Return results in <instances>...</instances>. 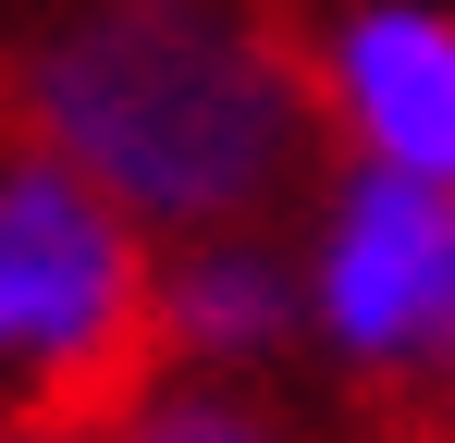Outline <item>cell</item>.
Listing matches in <instances>:
<instances>
[{"instance_id": "2", "label": "cell", "mask_w": 455, "mask_h": 443, "mask_svg": "<svg viewBox=\"0 0 455 443\" xmlns=\"http://www.w3.org/2000/svg\"><path fill=\"white\" fill-rule=\"evenodd\" d=\"M160 246L0 111V419L111 407L148 369Z\"/></svg>"}, {"instance_id": "7", "label": "cell", "mask_w": 455, "mask_h": 443, "mask_svg": "<svg viewBox=\"0 0 455 443\" xmlns=\"http://www.w3.org/2000/svg\"><path fill=\"white\" fill-rule=\"evenodd\" d=\"M0 443H124L111 407H50V419H0Z\"/></svg>"}, {"instance_id": "3", "label": "cell", "mask_w": 455, "mask_h": 443, "mask_svg": "<svg viewBox=\"0 0 455 443\" xmlns=\"http://www.w3.org/2000/svg\"><path fill=\"white\" fill-rule=\"evenodd\" d=\"M307 358L357 394H443L455 382V185H406L345 160L296 234Z\"/></svg>"}, {"instance_id": "6", "label": "cell", "mask_w": 455, "mask_h": 443, "mask_svg": "<svg viewBox=\"0 0 455 443\" xmlns=\"http://www.w3.org/2000/svg\"><path fill=\"white\" fill-rule=\"evenodd\" d=\"M124 443H296V419L271 407V382H210V369H136L111 394Z\"/></svg>"}, {"instance_id": "4", "label": "cell", "mask_w": 455, "mask_h": 443, "mask_svg": "<svg viewBox=\"0 0 455 443\" xmlns=\"http://www.w3.org/2000/svg\"><path fill=\"white\" fill-rule=\"evenodd\" d=\"M320 136L370 173L455 185V12L443 0H345L307 37Z\"/></svg>"}, {"instance_id": "1", "label": "cell", "mask_w": 455, "mask_h": 443, "mask_svg": "<svg viewBox=\"0 0 455 443\" xmlns=\"http://www.w3.org/2000/svg\"><path fill=\"white\" fill-rule=\"evenodd\" d=\"M0 111L148 246L283 222L332 148L271 0H50L0 37Z\"/></svg>"}, {"instance_id": "8", "label": "cell", "mask_w": 455, "mask_h": 443, "mask_svg": "<svg viewBox=\"0 0 455 443\" xmlns=\"http://www.w3.org/2000/svg\"><path fill=\"white\" fill-rule=\"evenodd\" d=\"M431 443H455V382H443V394H431Z\"/></svg>"}, {"instance_id": "5", "label": "cell", "mask_w": 455, "mask_h": 443, "mask_svg": "<svg viewBox=\"0 0 455 443\" xmlns=\"http://www.w3.org/2000/svg\"><path fill=\"white\" fill-rule=\"evenodd\" d=\"M148 358L160 369H210V382H271V369H296L307 358L296 234L246 222V234H185V246H160Z\"/></svg>"}]
</instances>
